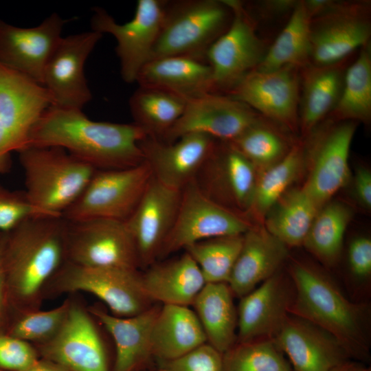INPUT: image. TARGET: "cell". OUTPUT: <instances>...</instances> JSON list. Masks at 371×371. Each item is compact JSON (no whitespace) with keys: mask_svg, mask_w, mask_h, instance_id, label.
<instances>
[{"mask_svg":"<svg viewBox=\"0 0 371 371\" xmlns=\"http://www.w3.org/2000/svg\"><path fill=\"white\" fill-rule=\"evenodd\" d=\"M46 89L0 63V173L10 154L26 147L32 128L52 105Z\"/></svg>","mask_w":371,"mask_h":371,"instance_id":"obj_8","label":"cell"},{"mask_svg":"<svg viewBox=\"0 0 371 371\" xmlns=\"http://www.w3.org/2000/svg\"><path fill=\"white\" fill-rule=\"evenodd\" d=\"M260 120L258 113L232 96L209 93L187 100L181 117L159 139L172 142L186 134L201 133L232 142Z\"/></svg>","mask_w":371,"mask_h":371,"instance_id":"obj_14","label":"cell"},{"mask_svg":"<svg viewBox=\"0 0 371 371\" xmlns=\"http://www.w3.org/2000/svg\"><path fill=\"white\" fill-rule=\"evenodd\" d=\"M355 130V122L340 121L313 139L312 170L303 188L321 208L349 179L348 157Z\"/></svg>","mask_w":371,"mask_h":371,"instance_id":"obj_23","label":"cell"},{"mask_svg":"<svg viewBox=\"0 0 371 371\" xmlns=\"http://www.w3.org/2000/svg\"><path fill=\"white\" fill-rule=\"evenodd\" d=\"M38 348L43 359L70 371H109L104 346L93 320L74 302L58 332Z\"/></svg>","mask_w":371,"mask_h":371,"instance_id":"obj_19","label":"cell"},{"mask_svg":"<svg viewBox=\"0 0 371 371\" xmlns=\"http://www.w3.org/2000/svg\"><path fill=\"white\" fill-rule=\"evenodd\" d=\"M0 371H4V370L0 369Z\"/></svg>","mask_w":371,"mask_h":371,"instance_id":"obj_51","label":"cell"},{"mask_svg":"<svg viewBox=\"0 0 371 371\" xmlns=\"http://www.w3.org/2000/svg\"><path fill=\"white\" fill-rule=\"evenodd\" d=\"M42 216H53L35 207L24 191L10 190L0 185L1 233H8L27 220Z\"/></svg>","mask_w":371,"mask_h":371,"instance_id":"obj_42","label":"cell"},{"mask_svg":"<svg viewBox=\"0 0 371 371\" xmlns=\"http://www.w3.org/2000/svg\"><path fill=\"white\" fill-rule=\"evenodd\" d=\"M297 69H254L227 95L243 102L257 113L294 128L299 120L300 77Z\"/></svg>","mask_w":371,"mask_h":371,"instance_id":"obj_16","label":"cell"},{"mask_svg":"<svg viewBox=\"0 0 371 371\" xmlns=\"http://www.w3.org/2000/svg\"><path fill=\"white\" fill-rule=\"evenodd\" d=\"M166 1L138 0L133 18L117 23L103 8H95L91 19L92 30L113 36L120 73L127 83L136 82L143 67L151 59L164 16Z\"/></svg>","mask_w":371,"mask_h":371,"instance_id":"obj_12","label":"cell"},{"mask_svg":"<svg viewBox=\"0 0 371 371\" xmlns=\"http://www.w3.org/2000/svg\"><path fill=\"white\" fill-rule=\"evenodd\" d=\"M288 256V247L264 227H251L227 284L234 296L242 297L279 271Z\"/></svg>","mask_w":371,"mask_h":371,"instance_id":"obj_25","label":"cell"},{"mask_svg":"<svg viewBox=\"0 0 371 371\" xmlns=\"http://www.w3.org/2000/svg\"><path fill=\"white\" fill-rule=\"evenodd\" d=\"M2 234H3L0 232V240H1V238Z\"/></svg>","mask_w":371,"mask_h":371,"instance_id":"obj_50","label":"cell"},{"mask_svg":"<svg viewBox=\"0 0 371 371\" xmlns=\"http://www.w3.org/2000/svg\"><path fill=\"white\" fill-rule=\"evenodd\" d=\"M251 227L239 214L206 196L193 180L181 190L176 218L158 259L203 240L243 234Z\"/></svg>","mask_w":371,"mask_h":371,"instance_id":"obj_9","label":"cell"},{"mask_svg":"<svg viewBox=\"0 0 371 371\" xmlns=\"http://www.w3.org/2000/svg\"><path fill=\"white\" fill-rule=\"evenodd\" d=\"M351 271L358 278L368 277L371 273V240L367 237L353 240L348 249Z\"/></svg>","mask_w":371,"mask_h":371,"instance_id":"obj_45","label":"cell"},{"mask_svg":"<svg viewBox=\"0 0 371 371\" xmlns=\"http://www.w3.org/2000/svg\"><path fill=\"white\" fill-rule=\"evenodd\" d=\"M186 104V100L176 94L143 86H139L129 100L134 123L157 139L175 124Z\"/></svg>","mask_w":371,"mask_h":371,"instance_id":"obj_34","label":"cell"},{"mask_svg":"<svg viewBox=\"0 0 371 371\" xmlns=\"http://www.w3.org/2000/svg\"><path fill=\"white\" fill-rule=\"evenodd\" d=\"M180 198L181 190L168 188L153 177L126 221L136 245L139 267L146 269L158 260L173 226Z\"/></svg>","mask_w":371,"mask_h":371,"instance_id":"obj_22","label":"cell"},{"mask_svg":"<svg viewBox=\"0 0 371 371\" xmlns=\"http://www.w3.org/2000/svg\"><path fill=\"white\" fill-rule=\"evenodd\" d=\"M164 371H223V354L205 343L180 357L166 361Z\"/></svg>","mask_w":371,"mask_h":371,"instance_id":"obj_44","label":"cell"},{"mask_svg":"<svg viewBox=\"0 0 371 371\" xmlns=\"http://www.w3.org/2000/svg\"><path fill=\"white\" fill-rule=\"evenodd\" d=\"M217 141L204 134L188 133L172 142L147 136L139 145L153 177L168 188L181 190L194 179Z\"/></svg>","mask_w":371,"mask_h":371,"instance_id":"obj_20","label":"cell"},{"mask_svg":"<svg viewBox=\"0 0 371 371\" xmlns=\"http://www.w3.org/2000/svg\"><path fill=\"white\" fill-rule=\"evenodd\" d=\"M232 12L227 29L207 50L205 58L212 72L213 93H227L260 64L266 52L243 3L225 0Z\"/></svg>","mask_w":371,"mask_h":371,"instance_id":"obj_11","label":"cell"},{"mask_svg":"<svg viewBox=\"0 0 371 371\" xmlns=\"http://www.w3.org/2000/svg\"><path fill=\"white\" fill-rule=\"evenodd\" d=\"M71 302L67 299L54 308L21 313L5 333L29 343L35 342L37 345L45 343L62 327Z\"/></svg>","mask_w":371,"mask_h":371,"instance_id":"obj_41","label":"cell"},{"mask_svg":"<svg viewBox=\"0 0 371 371\" xmlns=\"http://www.w3.org/2000/svg\"><path fill=\"white\" fill-rule=\"evenodd\" d=\"M18 153L27 197L35 207L53 216H62L95 170L58 147L28 146Z\"/></svg>","mask_w":371,"mask_h":371,"instance_id":"obj_4","label":"cell"},{"mask_svg":"<svg viewBox=\"0 0 371 371\" xmlns=\"http://www.w3.org/2000/svg\"><path fill=\"white\" fill-rule=\"evenodd\" d=\"M339 121L368 122L371 117V51L361 48L357 59L345 71L337 104L330 113Z\"/></svg>","mask_w":371,"mask_h":371,"instance_id":"obj_35","label":"cell"},{"mask_svg":"<svg viewBox=\"0 0 371 371\" xmlns=\"http://www.w3.org/2000/svg\"><path fill=\"white\" fill-rule=\"evenodd\" d=\"M302 160L303 150L300 146H294L280 161L264 169L263 173L257 176L249 210L258 216H266L295 179Z\"/></svg>","mask_w":371,"mask_h":371,"instance_id":"obj_37","label":"cell"},{"mask_svg":"<svg viewBox=\"0 0 371 371\" xmlns=\"http://www.w3.org/2000/svg\"><path fill=\"white\" fill-rule=\"evenodd\" d=\"M102 36L92 30L60 38L43 74L42 86L51 97V106L82 110L91 100L84 66Z\"/></svg>","mask_w":371,"mask_h":371,"instance_id":"obj_15","label":"cell"},{"mask_svg":"<svg viewBox=\"0 0 371 371\" xmlns=\"http://www.w3.org/2000/svg\"><path fill=\"white\" fill-rule=\"evenodd\" d=\"M90 293L117 317L138 315L151 307L137 269L91 267L66 261L47 284L44 297L65 293Z\"/></svg>","mask_w":371,"mask_h":371,"instance_id":"obj_6","label":"cell"},{"mask_svg":"<svg viewBox=\"0 0 371 371\" xmlns=\"http://www.w3.org/2000/svg\"><path fill=\"white\" fill-rule=\"evenodd\" d=\"M311 19L304 1H297L286 25L256 69L267 71L286 67L302 68L309 64Z\"/></svg>","mask_w":371,"mask_h":371,"instance_id":"obj_32","label":"cell"},{"mask_svg":"<svg viewBox=\"0 0 371 371\" xmlns=\"http://www.w3.org/2000/svg\"><path fill=\"white\" fill-rule=\"evenodd\" d=\"M256 168L264 169L280 161L289 150L284 139L260 120L229 142Z\"/></svg>","mask_w":371,"mask_h":371,"instance_id":"obj_40","label":"cell"},{"mask_svg":"<svg viewBox=\"0 0 371 371\" xmlns=\"http://www.w3.org/2000/svg\"><path fill=\"white\" fill-rule=\"evenodd\" d=\"M66 21L56 13L33 27L0 19V63L42 85L45 67Z\"/></svg>","mask_w":371,"mask_h":371,"instance_id":"obj_21","label":"cell"},{"mask_svg":"<svg viewBox=\"0 0 371 371\" xmlns=\"http://www.w3.org/2000/svg\"><path fill=\"white\" fill-rule=\"evenodd\" d=\"M136 82L169 91L186 100L213 93L210 65L205 60L187 56L151 59L139 71Z\"/></svg>","mask_w":371,"mask_h":371,"instance_id":"obj_26","label":"cell"},{"mask_svg":"<svg viewBox=\"0 0 371 371\" xmlns=\"http://www.w3.org/2000/svg\"><path fill=\"white\" fill-rule=\"evenodd\" d=\"M321 209L303 188L285 193L266 214V229L289 247L303 245Z\"/></svg>","mask_w":371,"mask_h":371,"instance_id":"obj_33","label":"cell"},{"mask_svg":"<svg viewBox=\"0 0 371 371\" xmlns=\"http://www.w3.org/2000/svg\"><path fill=\"white\" fill-rule=\"evenodd\" d=\"M223 142L222 146L216 143L194 181L213 201L248 210L256 187V168L229 142Z\"/></svg>","mask_w":371,"mask_h":371,"instance_id":"obj_17","label":"cell"},{"mask_svg":"<svg viewBox=\"0 0 371 371\" xmlns=\"http://www.w3.org/2000/svg\"><path fill=\"white\" fill-rule=\"evenodd\" d=\"M294 296L290 276L278 271L240 297L236 343L274 339L290 314Z\"/></svg>","mask_w":371,"mask_h":371,"instance_id":"obj_18","label":"cell"},{"mask_svg":"<svg viewBox=\"0 0 371 371\" xmlns=\"http://www.w3.org/2000/svg\"><path fill=\"white\" fill-rule=\"evenodd\" d=\"M233 296L227 283H206L192 304L207 343L222 354L237 342L238 313Z\"/></svg>","mask_w":371,"mask_h":371,"instance_id":"obj_31","label":"cell"},{"mask_svg":"<svg viewBox=\"0 0 371 371\" xmlns=\"http://www.w3.org/2000/svg\"><path fill=\"white\" fill-rule=\"evenodd\" d=\"M289 276L295 287L289 313L330 333L352 360L368 361L370 345L368 306L350 301L330 277L306 264H293Z\"/></svg>","mask_w":371,"mask_h":371,"instance_id":"obj_3","label":"cell"},{"mask_svg":"<svg viewBox=\"0 0 371 371\" xmlns=\"http://www.w3.org/2000/svg\"><path fill=\"white\" fill-rule=\"evenodd\" d=\"M351 218L352 210L341 203L324 205L314 218L303 245L323 262L333 263L340 254Z\"/></svg>","mask_w":371,"mask_h":371,"instance_id":"obj_36","label":"cell"},{"mask_svg":"<svg viewBox=\"0 0 371 371\" xmlns=\"http://www.w3.org/2000/svg\"><path fill=\"white\" fill-rule=\"evenodd\" d=\"M143 288L152 302L188 306L206 284L194 259L186 252L167 261L155 262L142 273Z\"/></svg>","mask_w":371,"mask_h":371,"instance_id":"obj_27","label":"cell"},{"mask_svg":"<svg viewBox=\"0 0 371 371\" xmlns=\"http://www.w3.org/2000/svg\"><path fill=\"white\" fill-rule=\"evenodd\" d=\"M273 339L294 371H329L352 360L333 335L292 314L289 315Z\"/></svg>","mask_w":371,"mask_h":371,"instance_id":"obj_24","label":"cell"},{"mask_svg":"<svg viewBox=\"0 0 371 371\" xmlns=\"http://www.w3.org/2000/svg\"><path fill=\"white\" fill-rule=\"evenodd\" d=\"M243 234L208 238L184 249L198 265L205 283L228 282L242 247Z\"/></svg>","mask_w":371,"mask_h":371,"instance_id":"obj_38","label":"cell"},{"mask_svg":"<svg viewBox=\"0 0 371 371\" xmlns=\"http://www.w3.org/2000/svg\"><path fill=\"white\" fill-rule=\"evenodd\" d=\"M355 190L359 202L366 207H371V174L364 168H359L355 176Z\"/></svg>","mask_w":371,"mask_h":371,"instance_id":"obj_46","label":"cell"},{"mask_svg":"<svg viewBox=\"0 0 371 371\" xmlns=\"http://www.w3.org/2000/svg\"><path fill=\"white\" fill-rule=\"evenodd\" d=\"M147 136L134 122H97L81 109L50 106L32 128L26 147H58L95 170L122 169L144 161L139 143Z\"/></svg>","mask_w":371,"mask_h":371,"instance_id":"obj_1","label":"cell"},{"mask_svg":"<svg viewBox=\"0 0 371 371\" xmlns=\"http://www.w3.org/2000/svg\"><path fill=\"white\" fill-rule=\"evenodd\" d=\"M329 371H371L370 368L366 367L362 362L349 360L347 361Z\"/></svg>","mask_w":371,"mask_h":371,"instance_id":"obj_48","label":"cell"},{"mask_svg":"<svg viewBox=\"0 0 371 371\" xmlns=\"http://www.w3.org/2000/svg\"><path fill=\"white\" fill-rule=\"evenodd\" d=\"M232 18L225 0L166 1L151 59L187 56L205 60L207 50L227 29Z\"/></svg>","mask_w":371,"mask_h":371,"instance_id":"obj_5","label":"cell"},{"mask_svg":"<svg viewBox=\"0 0 371 371\" xmlns=\"http://www.w3.org/2000/svg\"><path fill=\"white\" fill-rule=\"evenodd\" d=\"M159 310L160 307L152 306L138 315L120 317L97 307L89 309L114 340L113 371H134L152 355L151 333Z\"/></svg>","mask_w":371,"mask_h":371,"instance_id":"obj_28","label":"cell"},{"mask_svg":"<svg viewBox=\"0 0 371 371\" xmlns=\"http://www.w3.org/2000/svg\"><path fill=\"white\" fill-rule=\"evenodd\" d=\"M152 177L145 161L131 168L95 170L82 192L62 217L70 222L96 218L126 221Z\"/></svg>","mask_w":371,"mask_h":371,"instance_id":"obj_7","label":"cell"},{"mask_svg":"<svg viewBox=\"0 0 371 371\" xmlns=\"http://www.w3.org/2000/svg\"><path fill=\"white\" fill-rule=\"evenodd\" d=\"M370 33L368 3L334 1L311 19L310 60L317 65L340 63L369 44Z\"/></svg>","mask_w":371,"mask_h":371,"instance_id":"obj_13","label":"cell"},{"mask_svg":"<svg viewBox=\"0 0 371 371\" xmlns=\"http://www.w3.org/2000/svg\"><path fill=\"white\" fill-rule=\"evenodd\" d=\"M7 307L4 277L0 258V323L2 319L4 311Z\"/></svg>","mask_w":371,"mask_h":371,"instance_id":"obj_49","label":"cell"},{"mask_svg":"<svg viewBox=\"0 0 371 371\" xmlns=\"http://www.w3.org/2000/svg\"><path fill=\"white\" fill-rule=\"evenodd\" d=\"M205 343V335L194 311L170 304L160 308L151 333L152 355L166 362Z\"/></svg>","mask_w":371,"mask_h":371,"instance_id":"obj_29","label":"cell"},{"mask_svg":"<svg viewBox=\"0 0 371 371\" xmlns=\"http://www.w3.org/2000/svg\"><path fill=\"white\" fill-rule=\"evenodd\" d=\"M25 371H70L60 363L51 360L43 359L38 360L34 364Z\"/></svg>","mask_w":371,"mask_h":371,"instance_id":"obj_47","label":"cell"},{"mask_svg":"<svg viewBox=\"0 0 371 371\" xmlns=\"http://www.w3.org/2000/svg\"><path fill=\"white\" fill-rule=\"evenodd\" d=\"M67 222V261L91 267H139L136 245L126 221Z\"/></svg>","mask_w":371,"mask_h":371,"instance_id":"obj_10","label":"cell"},{"mask_svg":"<svg viewBox=\"0 0 371 371\" xmlns=\"http://www.w3.org/2000/svg\"><path fill=\"white\" fill-rule=\"evenodd\" d=\"M38 360L36 350L27 341L0 332V369L25 371Z\"/></svg>","mask_w":371,"mask_h":371,"instance_id":"obj_43","label":"cell"},{"mask_svg":"<svg viewBox=\"0 0 371 371\" xmlns=\"http://www.w3.org/2000/svg\"><path fill=\"white\" fill-rule=\"evenodd\" d=\"M67 227L62 216H42L2 234L0 258L8 307L19 313L39 309L47 284L67 261Z\"/></svg>","mask_w":371,"mask_h":371,"instance_id":"obj_2","label":"cell"},{"mask_svg":"<svg viewBox=\"0 0 371 371\" xmlns=\"http://www.w3.org/2000/svg\"><path fill=\"white\" fill-rule=\"evenodd\" d=\"M302 69L299 121L303 132L308 133L337 104L345 71L341 63L329 65L308 64Z\"/></svg>","mask_w":371,"mask_h":371,"instance_id":"obj_30","label":"cell"},{"mask_svg":"<svg viewBox=\"0 0 371 371\" xmlns=\"http://www.w3.org/2000/svg\"><path fill=\"white\" fill-rule=\"evenodd\" d=\"M223 371H293L273 339L236 343L223 354Z\"/></svg>","mask_w":371,"mask_h":371,"instance_id":"obj_39","label":"cell"}]
</instances>
